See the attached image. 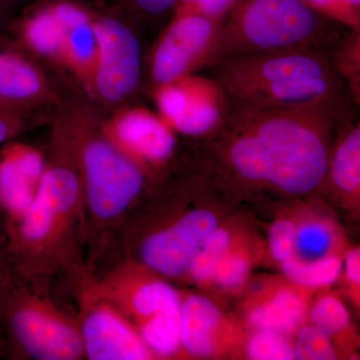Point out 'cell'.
Here are the masks:
<instances>
[{"mask_svg":"<svg viewBox=\"0 0 360 360\" xmlns=\"http://www.w3.org/2000/svg\"><path fill=\"white\" fill-rule=\"evenodd\" d=\"M221 118L210 134L220 162L250 184L304 194L328 175L331 134L347 108H271L221 97Z\"/></svg>","mask_w":360,"mask_h":360,"instance_id":"cell-1","label":"cell"},{"mask_svg":"<svg viewBox=\"0 0 360 360\" xmlns=\"http://www.w3.org/2000/svg\"><path fill=\"white\" fill-rule=\"evenodd\" d=\"M219 96L271 108H347L333 53L297 49L219 59L205 68Z\"/></svg>","mask_w":360,"mask_h":360,"instance_id":"cell-2","label":"cell"},{"mask_svg":"<svg viewBox=\"0 0 360 360\" xmlns=\"http://www.w3.org/2000/svg\"><path fill=\"white\" fill-rule=\"evenodd\" d=\"M85 220L78 167L63 162L45 165L32 205L4 224V248L18 276H44L72 264Z\"/></svg>","mask_w":360,"mask_h":360,"instance_id":"cell-3","label":"cell"},{"mask_svg":"<svg viewBox=\"0 0 360 360\" xmlns=\"http://www.w3.org/2000/svg\"><path fill=\"white\" fill-rule=\"evenodd\" d=\"M340 23L305 0H239L220 25L200 66L245 54L297 49L335 52Z\"/></svg>","mask_w":360,"mask_h":360,"instance_id":"cell-4","label":"cell"},{"mask_svg":"<svg viewBox=\"0 0 360 360\" xmlns=\"http://www.w3.org/2000/svg\"><path fill=\"white\" fill-rule=\"evenodd\" d=\"M1 333L6 354L37 360L85 359L78 321L25 288L16 274L4 298Z\"/></svg>","mask_w":360,"mask_h":360,"instance_id":"cell-5","label":"cell"},{"mask_svg":"<svg viewBox=\"0 0 360 360\" xmlns=\"http://www.w3.org/2000/svg\"><path fill=\"white\" fill-rule=\"evenodd\" d=\"M85 217L96 224L115 221L141 193V165L106 137H90L78 153Z\"/></svg>","mask_w":360,"mask_h":360,"instance_id":"cell-6","label":"cell"},{"mask_svg":"<svg viewBox=\"0 0 360 360\" xmlns=\"http://www.w3.org/2000/svg\"><path fill=\"white\" fill-rule=\"evenodd\" d=\"M80 335L89 360L155 359L137 329L89 285L80 295Z\"/></svg>","mask_w":360,"mask_h":360,"instance_id":"cell-7","label":"cell"},{"mask_svg":"<svg viewBox=\"0 0 360 360\" xmlns=\"http://www.w3.org/2000/svg\"><path fill=\"white\" fill-rule=\"evenodd\" d=\"M89 285L134 326L181 302L179 291L141 262L118 265Z\"/></svg>","mask_w":360,"mask_h":360,"instance_id":"cell-8","label":"cell"},{"mask_svg":"<svg viewBox=\"0 0 360 360\" xmlns=\"http://www.w3.org/2000/svg\"><path fill=\"white\" fill-rule=\"evenodd\" d=\"M97 44L94 85L101 98L122 101L139 85L141 49L134 32L117 18L94 20Z\"/></svg>","mask_w":360,"mask_h":360,"instance_id":"cell-9","label":"cell"},{"mask_svg":"<svg viewBox=\"0 0 360 360\" xmlns=\"http://www.w3.org/2000/svg\"><path fill=\"white\" fill-rule=\"evenodd\" d=\"M217 227V217L210 210L184 213L146 236L141 245L139 262L161 276L181 278L187 276L196 253Z\"/></svg>","mask_w":360,"mask_h":360,"instance_id":"cell-10","label":"cell"},{"mask_svg":"<svg viewBox=\"0 0 360 360\" xmlns=\"http://www.w3.org/2000/svg\"><path fill=\"white\" fill-rule=\"evenodd\" d=\"M220 21L198 13H184L167 28L156 46L151 65L155 84H174L200 65L212 45Z\"/></svg>","mask_w":360,"mask_h":360,"instance_id":"cell-11","label":"cell"},{"mask_svg":"<svg viewBox=\"0 0 360 360\" xmlns=\"http://www.w3.org/2000/svg\"><path fill=\"white\" fill-rule=\"evenodd\" d=\"M312 292L288 278L269 279L246 298V321L255 330L295 335L307 321Z\"/></svg>","mask_w":360,"mask_h":360,"instance_id":"cell-12","label":"cell"},{"mask_svg":"<svg viewBox=\"0 0 360 360\" xmlns=\"http://www.w3.org/2000/svg\"><path fill=\"white\" fill-rule=\"evenodd\" d=\"M180 352L194 357L215 356L239 345L240 330L208 298L180 295Z\"/></svg>","mask_w":360,"mask_h":360,"instance_id":"cell-13","label":"cell"},{"mask_svg":"<svg viewBox=\"0 0 360 360\" xmlns=\"http://www.w3.org/2000/svg\"><path fill=\"white\" fill-rule=\"evenodd\" d=\"M45 169L44 156L23 144L6 148L0 158V205L6 221L20 217L39 191Z\"/></svg>","mask_w":360,"mask_h":360,"instance_id":"cell-14","label":"cell"},{"mask_svg":"<svg viewBox=\"0 0 360 360\" xmlns=\"http://www.w3.org/2000/svg\"><path fill=\"white\" fill-rule=\"evenodd\" d=\"M110 141L135 162L161 163L174 153L175 139L165 123L146 111L131 110L113 124Z\"/></svg>","mask_w":360,"mask_h":360,"instance_id":"cell-15","label":"cell"},{"mask_svg":"<svg viewBox=\"0 0 360 360\" xmlns=\"http://www.w3.org/2000/svg\"><path fill=\"white\" fill-rule=\"evenodd\" d=\"M51 4L65 30L63 52L77 70H94L97 44L94 18L71 0H52Z\"/></svg>","mask_w":360,"mask_h":360,"instance_id":"cell-16","label":"cell"},{"mask_svg":"<svg viewBox=\"0 0 360 360\" xmlns=\"http://www.w3.org/2000/svg\"><path fill=\"white\" fill-rule=\"evenodd\" d=\"M42 78L32 63L13 52L0 49V104L15 110L41 92Z\"/></svg>","mask_w":360,"mask_h":360,"instance_id":"cell-17","label":"cell"},{"mask_svg":"<svg viewBox=\"0 0 360 360\" xmlns=\"http://www.w3.org/2000/svg\"><path fill=\"white\" fill-rule=\"evenodd\" d=\"M350 115V113H349ZM343 118L342 134L329 158L328 172L336 188L348 195H359L360 129L359 123H349Z\"/></svg>","mask_w":360,"mask_h":360,"instance_id":"cell-18","label":"cell"},{"mask_svg":"<svg viewBox=\"0 0 360 360\" xmlns=\"http://www.w3.org/2000/svg\"><path fill=\"white\" fill-rule=\"evenodd\" d=\"M340 236L328 220L309 217L295 222L292 257L300 262H314L338 255L341 251Z\"/></svg>","mask_w":360,"mask_h":360,"instance_id":"cell-19","label":"cell"},{"mask_svg":"<svg viewBox=\"0 0 360 360\" xmlns=\"http://www.w3.org/2000/svg\"><path fill=\"white\" fill-rule=\"evenodd\" d=\"M180 309L181 302L177 307L163 310L135 326L142 340L156 359H167L180 354Z\"/></svg>","mask_w":360,"mask_h":360,"instance_id":"cell-20","label":"cell"},{"mask_svg":"<svg viewBox=\"0 0 360 360\" xmlns=\"http://www.w3.org/2000/svg\"><path fill=\"white\" fill-rule=\"evenodd\" d=\"M26 40L33 49L46 56L63 53L65 30L51 1L40 6L26 20Z\"/></svg>","mask_w":360,"mask_h":360,"instance_id":"cell-21","label":"cell"},{"mask_svg":"<svg viewBox=\"0 0 360 360\" xmlns=\"http://www.w3.org/2000/svg\"><path fill=\"white\" fill-rule=\"evenodd\" d=\"M279 265L285 278L291 283L314 291L338 281L342 270V258L335 255L314 262H300L291 257Z\"/></svg>","mask_w":360,"mask_h":360,"instance_id":"cell-22","label":"cell"},{"mask_svg":"<svg viewBox=\"0 0 360 360\" xmlns=\"http://www.w3.org/2000/svg\"><path fill=\"white\" fill-rule=\"evenodd\" d=\"M252 265V252L245 243L234 238L215 270L212 284L227 292L243 290Z\"/></svg>","mask_w":360,"mask_h":360,"instance_id":"cell-23","label":"cell"},{"mask_svg":"<svg viewBox=\"0 0 360 360\" xmlns=\"http://www.w3.org/2000/svg\"><path fill=\"white\" fill-rule=\"evenodd\" d=\"M234 238L236 236L229 229L217 227L205 238V243L196 253L187 276L200 285L212 284L215 270Z\"/></svg>","mask_w":360,"mask_h":360,"instance_id":"cell-24","label":"cell"},{"mask_svg":"<svg viewBox=\"0 0 360 360\" xmlns=\"http://www.w3.org/2000/svg\"><path fill=\"white\" fill-rule=\"evenodd\" d=\"M310 323L328 333L330 340H340L350 329V315L345 303L333 292H322L310 302Z\"/></svg>","mask_w":360,"mask_h":360,"instance_id":"cell-25","label":"cell"},{"mask_svg":"<svg viewBox=\"0 0 360 360\" xmlns=\"http://www.w3.org/2000/svg\"><path fill=\"white\" fill-rule=\"evenodd\" d=\"M221 118L220 105L208 101H188L186 110L172 118V127L186 135L208 134L217 127Z\"/></svg>","mask_w":360,"mask_h":360,"instance_id":"cell-26","label":"cell"},{"mask_svg":"<svg viewBox=\"0 0 360 360\" xmlns=\"http://www.w3.org/2000/svg\"><path fill=\"white\" fill-rule=\"evenodd\" d=\"M245 354L255 360L295 359L290 336L269 330H255L246 340Z\"/></svg>","mask_w":360,"mask_h":360,"instance_id":"cell-27","label":"cell"},{"mask_svg":"<svg viewBox=\"0 0 360 360\" xmlns=\"http://www.w3.org/2000/svg\"><path fill=\"white\" fill-rule=\"evenodd\" d=\"M295 359H335V348L328 333L312 323H304L295 333Z\"/></svg>","mask_w":360,"mask_h":360,"instance_id":"cell-28","label":"cell"},{"mask_svg":"<svg viewBox=\"0 0 360 360\" xmlns=\"http://www.w3.org/2000/svg\"><path fill=\"white\" fill-rule=\"evenodd\" d=\"M295 232V221L292 219H278L270 226L269 231V252L279 264L292 257Z\"/></svg>","mask_w":360,"mask_h":360,"instance_id":"cell-29","label":"cell"},{"mask_svg":"<svg viewBox=\"0 0 360 360\" xmlns=\"http://www.w3.org/2000/svg\"><path fill=\"white\" fill-rule=\"evenodd\" d=\"M239 0H179L186 7L184 13H198L217 21H224Z\"/></svg>","mask_w":360,"mask_h":360,"instance_id":"cell-30","label":"cell"},{"mask_svg":"<svg viewBox=\"0 0 360 360\" xmlns=\"http://www.w3.org/2000/svg\"><path fill=\"white\" fill-rule=\"evenodd\" d=\"M188 101L186 90L174 84L163 85L158 98L161 112L169 120L186 110Z\"/></svg>","mask_w":360,"mask_h":360,"instance_id":"cell-31","label":"cell"},{"mask_svg":"<svg viewBox=\"0 0 360 360\" xmlns=\"http://www.w3.org/2000/svg\"><path fill=\"white\" fill-rule=\"evenodd\" d=\"M16 276L13 264L9 259L4 243H0V356L6 354L4 338L1 333V314L4 307V298L7 290Z\"/></svg>","mask_w":360,"mask_h":360,"instance_id":"cell-32","label":"cell"},{"mask_svg":"<svg viewBox=\"0 0 360 360\" xmlns=\"http://www.w3.org/2000/svg\"><path fill=\"white\" fill-rule=\"evenodd\" d=\"M345 276L347 278L350 291H352V297L359 300L360 286V252L359 248H352L347 251L345 258Z\"/></svg>","mask_w":360,"mask_h":360,"instance_id":"cell-33","label":"cell"},{"mask_svg":"<svg viewBox=\"0 0 360 360\" xmlns=\"http://www.w3.org/2000/svg\"><path fill=\"white\" fill-rule=\"evenodd\" d=\"M137 13L146 16H161L177 6L179 0H127Z\"/></svg>","mask_w":360,"mask_h":360,"instance_id":"cell-34","label":"cell"},{"mask_svg":"<svg viewBox=\"0 0 360 360\" xmlns=\"http://www.w3.org/2000/svg\"><path fill=\"white\" fill-rule=\"evenodd\" d=\"M21 122L15 110L0 104V146L20 134Z\"/></svg>","mask_w":360,"mask_h":360,"instance_id":"cell-35","label":"cell"},{"mask_svg":"<svg viewBox=\"0 0 360 360\" xmlns=\"http://www.w3.org/2000/svg\"><path fill=\"white\" fill-rule=\"evenodd\" d=\"M4 224H6V213L0 205V243L4 241Z\"/></svg>","mask_w":360,"mask_h":360,"instance_id":"cell-36","label":"cell"},{"mask_svg":"<svg viewBox=\"0 0 360 360\" xmlns=\"http://www.w3.org/2000/svg\"><path fill=\"white\" fill-rule=\"evenodd\" d=\"M333 0H309V4L316 8L317 6L323 7L326 4H331Z\"/></svg>","mask_w":360,"mask_h":360,"instance_id":"cell-37","label":"cell"},{"mask_svg":"<svg viewBox=\"0 0 360 360\" xmlns=\"http://www.w3.org/2000/svg\"><path fill=\"white\" fill-rule=\"evenodd\" d=\"M345 1H347V4L349 6L354 7H359L360 4V0H345Z\"/></svg>","mask_w":360,"mask_h":360,"instance_id":"cell-38","label":"cell"},{"mask_svg":"<svg viewBox=\"0 0 360 360\" xmlns=\"http://www.w3.org/2000/svg\"><path fill=\"white\" fill-rule=\"evenodd\" d=\"M7 0H0V11L4 9V7L6 6Z\"/></svg>","mask_w":360,"mask_h":360,"instance_id":"cell-39","label":"cell"}]
</instances>
